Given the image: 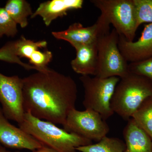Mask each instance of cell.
<instances>
[{"mask_svg":"<svg viewBox=\"0 0 152 152\" xmlns=\"http://www.w3.org/2000/svg\"><path fill=\"white\" fill-rule=\"evenodd\" d=\"M23 81L25 113L63 126L75 108L78 89L75 80L48 68L25 77Z\"/></svg>","mask_w":152,"mask_h":152,"instance_id":"cell-1","label":"cell"},{"mask_svg":"<svg viewBox=\"0 0 152 152\" xmlns=\"http://www.w3.org/2000/svg\"><path fill=\"white\" fill-rule=\"evenodd\" d=\"M19 127L44 146L58 152H76L78 147L92 144V141L74 133L68 132L54 124L39 119L29 112L25 113Z\"/></svg>","mask_w":152,"mask_h":152,"instance_id":"cell-2","label":"cell"},{"mask_svg":"<svg viewBox=\"0 0 152 152\" xmlns=\"http://www.w3.org/2000/svg\"><path fill=\"white\" fill-rule=\"evenodd\" d=\"M152 96V82L143 76L129 73L120 79L111 100V107L123 118L129 120L142 103Z\"/></svg>","mask_w":152,"mask_h":152,"instance_id":"cell-3","label":"cell"},{"mask_svg":"<svg viewBox=\"0 0 152 152\" xmlns=\"http://www.w3.org/2000/svg\"><path fill=\"white\" fill-rule=\"evenodd\" d=\"M101 11V15L112 24L119 35L129 42L134 41L137 30L133 0H92Z\"/></svg>","mask_w":152,"mask_h":152,"instance_id":"cell-4","label":"cell"},{"mask_svg":"<svg viewBox=\"0 0 152 152\" xmlns=\"http://www.w3.org/2000/svg\"><path fill=\"white\" fill-rule=\"evenodd\" d=\"M119 35L115 29L101 36L97 42L98 67L96 77H124L129 73L128 62L118 48Z\"/></svg>","mask_w":152,"mask_h":152,"instance_id":"cell-5","label":"cell"},{"mask_svg":"<svg viewBox=\"0 0 152 152\" xmlns=\"http://www.w3.org/2000/svg\"><path fill=\"white\" fill-rule=\"evenodd\" d=\"M80 80L84 91L83 104L85 109L97 112L105 121L111 117L114 113L111 100L120 78H101L87 75L81 76Z\"/></svg>","mask_w":152,"mask_h":152,"instance_id":"cell-6","label":"cell"},{"mask_svg":"<svg viewBox=\"0 0 152 152\" xmlns=\"http://www.w3.org/2000/svg\"><path fill=\"white\" fill-rule=\"evenodd\" d=\"M63 126L68 132L74 133L92 141H99L110 131L105 120L97 112L90 109L72 110Z\"/></svg>","mask_w":152,"mask_h":152,"instance_id":"cell-7","label":"cell"},{"mask_svg":"<svg viewBox=\"0 0 152 152\" xmlns=\"http://www.w3.org/2000/svg\"><path fill=\"white\" fill-rule=\"evenodd\" d=\"M23 79L19 76H7L0 72V103L7 119L20 124L25 113L23 99Z\"/></svg>","mask_w":152,"mask_h":152,"instance_id":"cell-8","label":"cell"},{"mask_svg":"<svg viewBox=\"0 0 152 152\" xmlns=\"http://www.w3.org/2000/svg\"><path fill=\"white\" fill-rule=\"evenodd\" d=\"M110 25L101 15L96 22L88 27L80 23H75L67 29L61 31L52 32L56 39L68 42L75 49L79 47L96 43L101 36L110 32Z\"/></svg>","mask_w":152,"mask_h":152,"instance_id":"cell-9","label":"cell"},{"mask_svg":"<svg viewBox=\"0 0 152 152\" xmlns=\"http://www.w3.org/2000/svg\"><path fill=\"white\" fill-rule=\"evenodd\" d=\"M10 42L14 54L20 59L27 58L37 71H45L48 69V66L53 59V53L48 50H39V49L46 48L48 44L46 41L34 42L22 36L18 39Z\"/></svg>","mask_w":152,"mask_h":152,"instance_id":"cell-10","label":"cell"},{"mask_svg":"<svg viewBox=\"0 0 152 152\" xmlns=\"http://www.w3.org/2000/svg\"><path fill=\"white\" fill-rule=\"evenodd\" d=\"M8 120L0 107V143L4 146L34 151L44 146L20 127L12 124Z\"/></svg>","mask_w":152,"mask_h":152,"instance_id":"cell-11","label":"cell"},{"mask_svg":"<svg viewBox=\"0 0 152 152\" xmlns=\"http://www.w3.org/2000/svg\"><path fill=\"white\" fill-rule=\"evenodd\" d=\"M118 48L127 61L135 62L152 57V23L144 27L140 37L135 42H129L119 35Z\"/></svg>","mask_w":152,"mask_h":152,"instance_id":"cell-12","label":"cell"},{"mask_svg":"<svg viewBox=\"0 0 152 152\" xmlns=\"http://www.w3.org/2000/svg\"><path fill=\"white\" fill-rule=\"evenodd\" d=\"M83 3V0H51L43 2L33 12L31 18L39 16L45 26H49L58 18L66 16L69 11L81 9Z\"/></svg>","mask_w":152,"mask_h":152,"instance_id":"cell-13","label":"cell"},{"mask_svg":"<svg viewBox=\"0 0 152 152\" xmlns=\"http://www.w3.org/2000/svg\"><path fill=\"white\" fill-rule=\"evenodd\" d=\"M76 56L71 62L73 70L81 76L96 75L98 67L97 42L75 49Z\"/></svg>","mask_w":152,"mask_h":152,"instance_id":"cell-14","label":"cell"},{"mask_svg":"<svg viewBox=\"0 0 152 152\" xmlns=\"http://www.w3.org/2000/svg\"><path fill=\"white\" fill-rule=\"evenodd\" d=\"M125 152H152V140L132 118L124 131Z\"/></svg>","mask_w":152,"mask_h":152,"instance_id":"cell-15","label":"cell"},{"mask_svg":"<svg viewBox=\"0 0 152 152\" xmlns=\"http://www.w3.org/2000/svg\"><path fill=\"white\" fill-rule=\"evenodd\" d=\"M4 8L11 18L22 28L28 24V17L33 15L31 4L26 0H8Z\"/></svg>","mask_w":152,"mask_h":152,"instance_id":"cell-16","label":"cell"},{"mask_svg":"<svg viewBox=\"0 0 152 152\" xmlns=\"http://www.w3.org/2000/svg\"><path fill=\"white\" fill-rule=\"evenodd\" d=\"M125 143L120 139L106 136L96 144L78 147L76 151L81 152H125Z\"/></svg>","mask_w":152,"mask_h":152,"instance_id":"cell-17","label":"cell"},{"mask_svg":"<svg viewBox=\"0 0 152 152\" xmlns=\"http://www.w3.org/2000/svg\"><path fill=\"white\" fill-rule=\"evenodd\" d=\"M132 118L152 140V96L144 101Z\"/></svg>","mask_w":152,"mask_h":152,"instance_id":"cell-18","label":"cell"},{"mask_svg":"<svg viewBox=\"0 0 152 152\" xmlns=\"http://www.w3.org/2000/svg\"><path fill=\"white\" fill-rule=\"evenodd\" d=\"M138 27L143 23H152V0H133Z\"/></svg>","mask_w":152,"mask_h":152,"instance_id":"cell-19","label":"cell"},{"mask_svg":"<svg viewBox=\"0 0 152 152\" xmlns=\"http://www.w3.org/2000/svg\"><path fill=\"white\" fill-rule=\"evenodd\" d=\"M17 25L4 7H0V39L4 36L14 37L18 33Z\"/></svg>","mask_w":152,"mask_h":152,"instance_id":"cell-20","label":"cell"},{"mask_svg":"<svg viewBox=\"0 0 152 152\" xmlns=\"http://www.w3.org/2000/svg\"><path fill=\"white\" fill-rule=\"evenodd\" d=\"M128 69L131 73L143 76L152 82V57L142 61L130 63Z\"/></svg>","mask_w":152,"mask_h":152,"instance_id":"cell-21","label":"cell"},{"mask_svg":"<svg viewBox=\"0 0 152 152\" xmlns=\"http://www.w3.org/2000/svg\"><path fill=\"white\" fill-rule=\"evenodd\" d=\"M0 61L12 64H18L27 70L35 69L33 66L23 62L20 58L14 54L10 42H8L0 48Z\"/></svg>","mask_w":152,"mask_h":152,"instance_id":"cell-22","label":"cell"},{"mask_svg":"<svg viewBox=\"0 0 152 152\" xmlns=\"http://www.w3.org/2000/svg\"><path fill=\"white\" fill-rule=\"evenodd\" d=\"M34 152H58L53 149L49 148V147L43 146L40 148L35 150L33 151Z\"/></svg>","mask_w":152,"mask_h":152,"instance_id":"cell-23","label":"cell"},{"mask_svg":"<svg viewBox=\"0 0 152 152\" xmlns=\"http://www.w3.org/2000/svg\"><path fill=\"white\" fill-rule=\"evenodd\" d=\"M0 152H11L6 149V148L3 146L0 147Z\"/></svg>","mask_w":152,"mask_h":152,"instance_id":"cell-24","label":"cell"},{"mask_svg":"<svg viewBox=\"0 0 152 152\" xmlns=\"http://www.w3.org/2000/svg\"><path fill=\"white\" fill-rule=\"evenodd\" d=\"M1 146V143H0V147Z\"/></svg>","mask_w":152,"mask_h":152,"instance_id":"cell-25","label":"cell"},{"mask_svg":"<svg viewBox=\"0 0 152 152\" xmlns=\"http://www.w3.org/2000/svg\"><path fill=\"white\" fill-rule=\"evenodd\" d=\"M20 152V151H16V152Z\"/></svg>","mask_w":152,"mask_h":152,"instance_id":"cell-26","label":"cell"}]
</instances>
